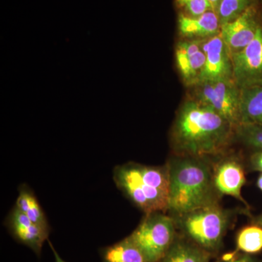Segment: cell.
<instances>
[{
    "instance_id": "cell-1",
    "label": "cell",
    "mask_w": 262,
    "mask_h": 262,
    "mask_svg": "<svg viewBox=\"0 0 262 262\" xmlns=\"http://www.w3.org/2000/svg\"><path fill=\"white\" fill-rule=\"evenodd\" d=\"M234 127L213 108L187 96L179 106L170 129L173 155L220 156L234 141Z\"/></svg>"
},
{
    "instance_id": "cell-2",
    "label": "cell",
    "mask_w": 262,
    "mask_h": 262,
    "mask_svg": "<svg viewBox=\"0 0 262 262\" xmlns=\"http://www.w3.org/2000/svg\"><path fill=\"white\" fill-rule=\"evenodd\" d=\"M169 173L168 211L179 216L204 207L220 204L210 158L173 155L166 164Z\"/></svg>"
},
{
    "instance_id": "cell-3",
    "label": "cell",
    "mask_w": 262,
    "mask_h": 262,
    "mask_svg": "<svg viewBox=\"0 0 262 262\" xmlns=\"http://www.w3.org/2000/svg\"><path fill=\"white\" fill-rule=\"evenodd\" d=\"M113 179L117 187L145 214L168 211L170 182L167 165L124 163L114 169Z\"/></svg>"
},
{
    "instance_id": "cell-4",
    "label": "cell",
    "mask_w": 262,
    "mask_h": 262,
    "mask_svg": "<svg viewBox=\"0 0 262 262\" xmlns=\"http://www.w3.org/2000/svg\"><path fill=\"white\" fill-rule=\"evenodd\" d=\"M173 218L183 236L211 254L220 249L230 223V215L220 204Z\"/></svg>"
},
{
    "instance_id": "cell-5",
    "label": "cell",
    "mask_w": 262,
    "mask_h": 262,
    "mask_svg": "<svg viewBox=\"0 0 262 262\" xmlns=\"http://www.w3.org/2000/svg\"><path fill=\"white\" fill-rule=\"evenodd\" d=\"M177 229L171 215L153 212L145 214L128 237L140 250L145 262H160L175 241Z\"/></svg>"
},
{
    "instance_id": "cell-6",
    "label": "cell",
    "mask_w": 262,
    "mask_h": 262,
    "mask_svg": "<svg viewBox=\"0 0 262 262\" xmlns=\"http://www.w3.org/2000/svg\"><path fill=\"white\" fill-rule=\"evenodd\" d=\"M188 90V97L213 108L234 127L241 123V89L233 80L201 81Z\"/></svg>"
},
{
    "instance_id": "cell-7",
    "label": "cell",
    "mask_w": 262,
    "mask_h": 262,
    "mask_svg": "<svg viewBox=\"0 0 262 262\" xmlns=\"http://www.w3.org/2000/svg\"><path fill=\"white\" fill-rule=\"evenodd\" d=\"M233 79L241 89L262 86V21L256 37L232 54Z\"/></svg>"
},
{
    "instance_id": "cell-8",
    "label": "cell",
    "mask_w": 262,
    "mask_h": 262,
    "mask_svg": "<svg viewBox=\"0 0 262 262\" xmlns=\"http://www.w3.org/2000/svg\"><path fill=\"white\" fill-rule=\"evenodd\" d=\"M261 21V13L255 5L232 21L221 25V37L232 54L242 51L254 39Z\"/></svg>"
},
{
    "instance_id": "cell-9",
    "label": "cell",
    "mask_w": 262,
    "mask_h": 262,
    "mask_svg": "<svg viewBox=\"0 0 262 262\" xmlns=\"http://www.w3.org/2000/svg\"><path fill=\"white\" fill-rule=\"evenodd\" d=\"M202 48L206 55V62L199 82L206 80H234L232 53L220 34L203 41Z\"/></svg>"
},
{
    "instance_id": "cell-10",
    "label": "cell",
    "mask_w": 262,
    "mask_h": 262,
    "mask_svg": "<svg viewBox=\"0 0 262 262\" xmlns=\"http://www.w3.org/2000/svg\"><path fill=\"white\" fill-rule=\"evenodd\" d=\"M203 42L181 39L176 46V65L187 89L199 82L204 67L206 55L202 48Z\"/></svg>"
},
{
    "instance_id": "cell-11",
    "label": "cell",
    "mask_w": 262,
    "mask_h": 262,
    "mask_svg": "<svg viewBox=\"0 0 262 262\" xmlns=\"http://www.w3.org/2000/svg\"><path fill=\"white\" fill-rule=\"evenodd\" d=\"M213 166V182L221 195L234 196L241 202L245 201L241 190L246 183V175L243 164L235 155H221Z\"/></svg>"
},
{
    "instance_id": "cell-12",
    "label": "cell",
    "mask_w": 262,
    "mask_h": 262,
    "mask_svg": "<svg viewBox=\"0 0 262 262\" xmlns=\"http://www.w3.org/2000/svg\"><path fill=\"white\" fill-rule=\"evenodd\" d=\"M7 226L17 241L32 249L36 254H40L43 244L48 239L50 229L34 223L15 207L8 215Z\"/></svg>"
},
{
    "instance_id": "cell-13",
    "label": "cell",
    "mask_w": 262,
    "mask_h": 262,
    "mask_svg": "<svg viewBox=\"0 0 262 262\" xmlns=\"http://www.w3.org/2000/svg\"><path fill=\"white\" fill-rule=\"evenodd\" d=\"M218 13L208 10L198 17L181 13L178 18V31L182 39L205 41L220 34Z\"/></svg>"
},
{
    "instance_id": "cell-14",
    "label": "cell",
    "mask_w": 262,
    "mask_h": 262,
    "mask_svg": "<svg viewBox=\"0 0 262 262\" xmlns=\"http://www.w3.org/2000/svg\"><path fill=\"white\" fill-rule=\"evenodd\" d=\"M211 253L194 244L187 237H179L160 262H209Z\"/></svg>"
},
{
    "instance_id": "cell-15",
    "label": "cell",
    "mask_w": 262,
    "mask_h": 262,
    "mask_svg": "<svg viewBox=\"0 0 262 262\" xmlns=\"http://www.w3.org/2000/svg\"><path fill=\"white\" fill-rule=\"evenodd\" d=\"M241 123L262 125V86L241 89Z\"/></svg>"
},
{
    "instance_id": "cell-16",
    "label": "cell",
    "mask_w": 262,
    "mask_h": 262,
    "mask_svg": "<svg viewBox=\"0 0 262 262\" xmlns=\"http://www.w3.org/2000/svg\"><path fill=\"white\" fill-rule=\"evenodd\" d=\"M15 207L34 223L43 228L50 229L42 208L34 193L27 185H21L19 188L18 196Z\"/></svg>"
},
{
    "instance_id": "cell-17",
    "label": "cell",
    "mask_w": 262,
    "mask_h": 262,
    "mask_svg": "<svg viewBox=\"0 0 262 262\" xmlns=\"http://www.w3.org/2000/svg\"><path fill=\"white\" fill-rule=\"evenodd\" d=\"M103 262H145L144 256L128 237L103 250Z\"/></svg>"
},
{
    "instance_id": "cell-18",
    "label": "cell",
    "mask_w": 262,
    "mask_h": 262,
    "mask_svg": "<svg viewBox=\"0 0 262 262\" xmlns=\"http://www.w3.org/2000/svg\"><path fill=\"white\" fill-rule=\"evenodd\" d=\"M234 141L253 151H262V125L239 124L234 127Z\"/></svg>"
},
{
    "instance_id": "cell-19",
    "label": "cell",
    "mask_w": 262,
    "mask_h": 262,
    "mask_svg": "<svg viewBox=\"0 0 262 262\" xmlns=\"http://www.w3.org/2000/svg\"><path fill=\"white\" fill-rule=\"evenodd\" d=\"M237 250L246 254H255L262 251V227L249 225L239 231L237 236Z\"/></svg>"
},
{
    "instance_id": "cell-20",
    "label": "cell",
    "mask_w": 262,
    "mask_h": 262,
    "mask_svg": "<svg viewBox=\"0 0 262 262\" xmlns=\"http://www.w3.org/2000/svg\"><path fill=\"white\" fill-rule=\"evenodd\" d=\"M255 5L256 0H222L217 12L221 25L232 21Z\"/></svg>"
},
{
    "instance_id": "cell-21",
    "label": "cell",
    "mask_w": 262,
    "mask_h": 262,
    "mask_svg": "<svg viewBox=\"0 0 262 262\" xmlns=\"http://www.w3.org/2000/svg\"><path fill=\"white\" fill-rule=\"evenodd\" d=\"M176 2L179 8L184 10L183 14L189 16H200L208 10H212L208 0H176Z\"/></svg>"
},
{
    "instance_id": "cell-22",
    "label": "cell",
    "mask_w": 262,
    "mask_h": 262,
    "mask_svg": "<svg viewBox=\"0 0 262 262\" xmlns=\"http://www.w3.org/2000/svg\"><path fill=\"white\" fill-rule=\"evenodd\" d=\"M215 262H256L249 254L241 253L238 250L226 253Z\"/></svg>"
},
{
    "instance_id": "cell-23",
    "label": "cell",
    "mask_w": 262,
    "mask_h": 262,
    "mask_svg": "<svg viewBox=\"0 0 262 262\" xmlns=\"http://www.w3.org/2000/svg\"><path fill=\"white\" fill-rule=\"evenodd\" d=\"M250 168L262 173V151H253L249 158Z\"/></svg>"
},
{
    "instance_id": "cell-24",
    "label": "cell",
    "mask_w": 262,
    "mask_h": 262,
    "mask_svg": "<svg viewBox=\"0 0 262 262\" xmlns=\"http://www.w3.org/2000/svg\"><path fill=\"white\" fill-rule=\"evenodd\" d=\"M48 244H49L50 246H51L52 251H53V255H54V258H55V262H67L65 261L61 257V256H59V254H58V252H57L56 250L55 249V248L53 247V245H52L51 243L49 241H48Z\"/></svg>"
},
{
    "instance_id": "cell-25",
    "label": "cell",
    "mask_w": 262,
    "mask_h": 262,
    "mask_svg": "<svg viewBox=\"0 0 262 262\" xmlns=\"http://www.w3.org/2000/svg\"><path fill=\"white\" fill-rule=\"evenodd\" d=\"M208 1L209 2L210 5H211L212 10L217 13L222 0H208Z\"/></svg>"
},
{
    "instance_id": "cell-26",
    "label": "cell",
    "mask_w": 262,
    "mask_h": 262,
    "mask_svg": "<svg viewBox=\"0 0 262 262\" xmlns=\"http://www.w3.org/2000/svg\"><path fill=\"white\" fill-rule=\"evenodd\" d=\"M257 187L262 192V173L260 175V177H258L257 180Z\"/></svg>"
},
{
    "instance_id": "cell-27",
    "label": "cell",
    "mask_w": 262,
    "mask_h": 262,
    "mask_svg": "<svg viewBox=\"0 0 262 262\" xmlns=\"http://www.w3.org/2000/svg\"><path fill=\"white\" fill-rule=\"evenodd\" d=\"M256 224L262 227V213L258 217L257 220L256 221Z\"/></svg>"
},
{
    "instance_id": "cell-28",
    "label": "cell",
    "mask_w": 262,
    "mask_h": 262,
    "mask_svg": "<svg viewBox=\"0 0 262 262\" xmlns=\"http://www.w3.org/2000/svg\"><path fill=\"white\" fill-rule=\"evenodd\" d=\"M261 3H262V0H261Z\"/></svg>"
}]
</instances>
